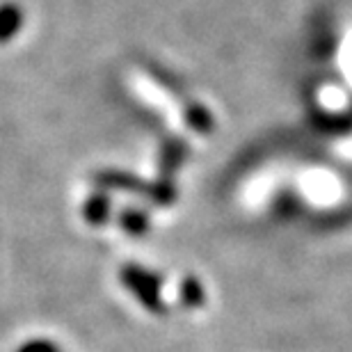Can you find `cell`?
Segmentation results:
<instances>
[{
    "mask_svg": "<svg viewBox=\"0 0 352 352\" xmlns=\"http://www.w3.org/2000/svg\"><path fill=\"white\" fill-rule=\"evenodd\" d=\"M19 352H58V350H55L53 343H48V341H30Z\"/></svg>",
    "mask_w": 352,
    "mask_h": 352,
    "instance_id": "obj_6",
    "label": "cell"
},
{
    "mask_svg": "<svg viewBox=\"0 0 352 352\" xmlns=\"http://www.w3.org/2000/svg\"><path fill=\"white\" fill-rule=\"evenodd\" d=\"M179 293H181V298H183V302H186L188 307H197V305H201V302H204V291H201V286L197 284L195 277L183 279Z\"/></svg>",
    "mask_w": 352,
    "mask_h": 352,
    "instance_id": "obj_4",
    "label": "cell"
},
{
    "mask_svg": "<svg viewBox=\"0 0 352 352\" xmlns=\"http://www.w3.org/2000/svg\"><path fill=\"white\" fill-rule=\"evenodd\" d=\"M23 25V14H21L16 3H3L0 5V44L10 41L14 34Z\"/></svg>",
    "mask_w": 352,
    "mask_h": 352,
    "instance_id": "obj_2",
    "label": "cell"
},
{
    "mask_svg": "<svg viewBox=\"0 0 352 352\" xmlns=\"http://www.w3.org/2000/svg\"><path fill=\"white\" fill-rule=\"evenodd\" d=\"M124 284L131 288V293L142 302L144 307H149V311H160L163 302H160V281L156 274H151L144 267L129 265L122 272Z\"/></svg>",
    "mask_w": 352,
    "mask_h": 352,
    "instance_id": "obj_1",
    "label": "cell"
},
{
    "mask_svg": "<svg viewBox=\"0 0 352 352\" xmlns=\"http://www.w3.org/2000/svg\"><path fill=\"white\" fill-rule=\"evenodd\" d=\"M122 224L131 231V234H140V231H144V227H146L144 220H142V213H135V210H129V213H124Z\"/></svg>",
    "mask_w": 352,
    "mask_h": 352,
    "instance_id": "obj_5",
    "label": "cell"
},
{
    "mask_svg": "<svg viewBox=\"0 0 352 352\" xmlns=\"http://www.w3.org/2000/svg\"><path fill=\"white\" fill-rule=\"evenodd\" d=\"M85 217L91 224H101L108 217V199L103 195H91L85 204Z\"/></svg>",
    "mask_w": 352,
    "mask_h": 352,
    "instance_id": "obj_3",
    "label": "cell"
}]
</instances>
